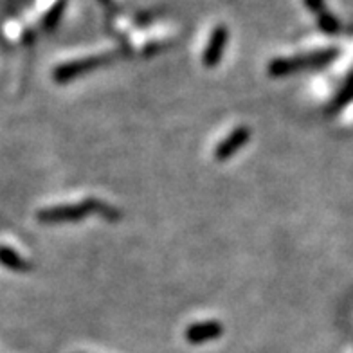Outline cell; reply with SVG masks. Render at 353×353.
Segmentation results:
<instances>
[{
  "label": "cell",
  "instance_id": "1",
  "mask_svg": "<svg viewBox=\"0 0 353 353\" xmlns=\"http://www.w3.org/2000/svg\"><path fill=\"white\" fill-rule=\"evenodd\" d=\"M87 214H99V216L110 220V222H117V220L121 219V213L116 208L103 204V202L96 199H88L78 205H56V208H49V210L40 211L38 219L49 223L74 222V220L85 219Z\"/></svg>",
  "mask_w": 353,
  "mask_h": 353
},
{
  "label": "cell",
  "instance_id": "2",
  "mask_svg": "<svg viewBox=\"0 0 353 353\" xmlns=\"http://www.w3.org/2000/svg\"><path fill=\"white\" fill-rule=\"evenodd\" d=\"M334 51L325 52H314V54H303L298 58H288V60H274L269 65V74L279 78V76L292 74L303 69H310V67L325 65L334 58Z\"/></svg>",
  "mask_w": 353,
  "mask_h": 353
},
{
  "label": "cell",
  "instance_id": "3",
  "mask_svg": "<svg viewBox=\"0 0 353 353\" xmlns=\"http://www.w3.org/2000/svg\"><path fill=\"white\" fill-rule=\"evenodd\" d=\"M110 60V54H99L85 58V60L69 61V63L58 67V69L54 70V79L56 81H69V79L78 78V76L85 74V72H90V70L96 69V67L105 65V63H108Z\"/></svg>",
  "mask_w": 353,
  "mask_h": 353
},
{
  "label": "cell",
  "instance_id": "4",
  "mask_svg": "<svg viewBox=\"0 0 353 353\" xmlns=\"http://www.w3.org/2000/svg\"><path fill=\"white\" fill-rule=\"evenodd\" d=\"M249 139H251V130H249L247 126H240V128H236L229 137H225V139L216 146V150H214V159L220 161V163L228 161V159H231L232 155L236 154L238 150L242 148L243 144Z\"/></svg>",
  "mask_w": 353,
  "mask_h": 353
},
{
  "label": "cell",
  "instance_id": "5",
  "mask_svg": "<svg viewBox=\"0 0 353 353\" xmlns=\"http://www.w3.org/2000/svg\"><path fill=\"white\" fill-rule=\"evenodd\" d=\"M223 334V326L216 321H205V323H196V325L188 326L186 341L191 344H200L205 341H213Z\"/></svg>",
  "mask_w": 353,
  "mask_h": 353
},
{
  "label": "cell",
  "instance_id": "6",
  "mask_svg": "<svg viewBox=\"0 0 353 353\" xmlns=\"http://www.w3.org/2000/svg\"><path fill=\"white\" fill-rule=\"evenodd\" d=\"M225 43H228V29L223 28V26H219V28L214 29V33L211 34L210 46L204 51V61L205 67H214L222 60L223 49H225Z\"/></svg>",
  "mask_w": 353,
  "mask_h": 353
},
{
  "label": "cell",
  "instance_id": "7",
  "mask_svg": "<svg viewBox=\"0 0 353 353\" xmlns=\"http://www.w3.org/2000/svg\"><path fill=\"white\" fill-rule=\"evenodd\" d=\"M0 261L14 270H28L29 269V265L23 263V261L20 260V256H17L14 252H11L10 249H0Z\"/></svg>",
  "mask_w": 353,
  "mask_h": 353
},
{
  "label": "cell",
  "instance_id": "8",
  "mask_svg": "<svg viewBox=\"0 0 353 353\" xmlns=\"http://www.w3.org/2000/svg\"><path fill=\"white\" fill-rule=\"evenodd\" d=\"M61 11H63V2H58V4H56L54 8H52V10L49 11V13H47V17H46V26H47V28H49V29L54 28L56 23H58V20H60Z\"/></svg>",
  "mask_w": 353,
  "mask_h": 353
}]
</instances>
